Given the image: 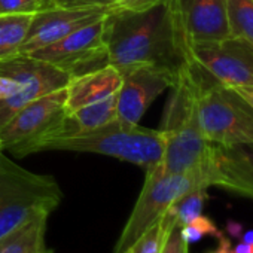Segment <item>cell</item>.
Masks as SVG:
<instances>
[{
    "mask_svg": "<svg viewBox=\"0 0 253 253\" xmlns=\"http://www.w3.org/2000/svg\"><path fill=\"white\" fill-rule=\"evenodd\" d=\"M195 112L200 131L209 143L223 148L253 145V109L234 89L211 81L201 69Z\"/></svg>",
    "mask_w": 253,
    "mask_h": 253,
    "instance_id": "cell-5",
    "label": "cell"
},
{
    "mask_svg": "<svg viewBox=\"0 0 253 253\" xmlns=\"http://www.w3.org/2000/svg\"><path fill=\"white\" fill-rule=\"evenodd\" d=\"M161 253H189V244L183 240L180 234V226H173Z\"/></svg>",
    "mask_w": 253,
    "mask_h": 253,
    "instance_id": "cell-23",
    "label": "cell"
},
{
    "mask_svg": "<svg viewBox=\"0 0 253 253\" xmlns=\"http://www.w3.org/2000/svg\"><path fill=\"white\" fill-rule=\"evenodd\" d=\"M27 55L61 67L72 75L100 67L106 58L104 18Z\"/></svg>",
    "mask_w": 253,
    "mask_h": 253,
    "instance_id": "cell-10",
    "label": "cell"
},
{
    "mask_svg": "<svg viewBox=\"0 0 253 253\" xmlns=\"http://www.w3.org/2000/svg\"><path fill=\"white\" fill-rule=\"evenodd\" d=\"M234 91L253 109V85L252 86H240L234 88Z\"/></svg>",
    "mask_w": 253,
    "mask_h": 253,
    "instance_id": "cell-26",
    "label": "cell"
},
{
    "mask_svg": "<svg viewBox=\"0 0 253 253\" xmlns=\"http://www.w3.org/2000/svg\"><path fill=\"white\" fill-rule=\"evenodd\" d=\"M180 234L189 246L203 240L204 237H213L219 240L222 235H225L223 231H220L216 226V223L204 214H200L198 217L192 219L189 223L180 226Z\"/></svg>",
    "mask_w": 253,
    "mask_h": 253,
    "instance_id": "cell-21",
    "label": "cell"
},
{
    "mask_svg": "<svg viewBox=\"0 0 253 253\" xmlns=\"http://www.w3.org/2000/svg\"><path fill=\"white\" fill-rule=\"evenodd\" d=\"M0 75L23 84L15 95L0 100V126L33 100L66 86L72 78V73L64 69L24 54L0 61Z\"/></svg>",
    "mask_w": 253,
    "mask_h": 253,
    "instance_id": "cell-9",
    "label": "cell"
},
{
    "mask_svg": "<svg viewBox=\"0 0 253 253\" xmlns=\"http://www.w3.org/2000/svg\"><path fill=\"white\" fill-rule=\"evenodd\" d=\"M241 241L247 244H253V229H247L241 232Z\"/></svg>",
    "mask_w": 253,
    "mask_h": 253,
    "instance_id": "cell-31",
    "label": "cell"
},
{
    "mask_svg": "<svg viewBox=\"0 0 253 253\" xmlns=\"http://www.w3.org/2000/svg\"><path fill=\"white\" fill-rule=\"evenodd\" d=\"M104 64L119 72L136 66L177 72L186 61L171 0H146L110 9L104 17Z\"/></svg>",
    "mask_w": 253,
    "mask_h": 253,
    "instance_id": "cell-1",
    "label": "cell"
},
{
    "mask_svg": "<svg viewBox=\"0 0 253 253\" xmlns=\"http://www.w3.org/2000/svg\"><path fill=\"white\" fill-rule=\"evenodd\" d=\"M63 191L49 174L23 169L0 152V243L61 203Z\"/></svg>",
    "mask_w": 253,
    "mask_h": 253,
    "instance_id": "cell-4",
    "label": "cell"
},
{
    "mask_svg": "<svg viewBox=\"0 0 253 253\" xmlns=\"http://www.w3.org/2000/svg\"><path fill=\"white\" fill-rule=\"evenodd\" d=\"M145 173L142 192L115 244L113 253H122L128 249L179 198L191 191L210 188L206 161L200 167L185 173H161L157 169Z\"/></svg>",
    "mask_w": 253,
    "mask_h": 253,
    "instance_id": "cell-6",
    "label": "cell"
},
{
    "mask_svg": "<svg viewBox=\"0 0 253 253\" xmlns=\"http://www.w3.org/2000/svg\"><path fill=\"white\" fill-rule=\"evenodd\" d=\"M186 60L225 88L253 85V45L237 38L191 43Z\"/></svg>",
    "mask_w": 253,
    "mask_h": 253,
    "instance_id": "cell-8",
    "label": "cell"
},
{
    "mask_svg": "<svg viewBox=\"0 0 253 253\" xmlns=\"http://www.w3.org/2000/svg\"><path fill=\"white\" fill-rule=\"evenodd\" d=\"M33 14H0V61L18 55Z\"/></svg>",
    "mask_w": 253,
    "mask_h": 253,
    "instance_id": "cell-17",
    "label": "cell"
},
{
    "mask_svg": "<svg viewBox=\"0 0 253 253\" xmlns=\"http://www.w3.org/2000/svg\"><path fill=\"white\" fill-rule=\"evenodd\" d=\"M217 241H219L217 249L216 250H211L209 253H232V250H231L232 249V244H231V240L228 237L222 235Z\"/></svg>",
    "mask_w": 253,
    "mask_h": 253,
    "instance_id": "cell-27",
    "label": "cell"
},
{
    "mask_svg": "<svg viewBox=\"0 0 253 253\" xmlns=\"http://www.w3.org/2000/svg\"><path fill=\"white\" fill-rule=\"evenodd\" d=\"M231 250H232V253H252V247H250V244L243 243V241L237 243Z\"/></svg>",
    "mask_w": 253,
    "mask_h": 253,
    "instance_id": "cell-29",
    "label": "cell"
},
{
    "mask_svg": "<svg viewBox=\"0 0 253 253\" xmlns=\"http://www.w3.org/2000/svg\"><path fill=\"white\" fill-rule=\"evenodd\" d=\"M229 36L253 45V0H226Z\"/></svg>",
    "mask_w": 253,
    "mask_h": 253,
    "instance_id": "cell-18",
    "label": "cell"
},
{
    "mask_svg": "<svg viewBox=\"0 0 253 253\" xmlns=\"http://www.w3.org/2000/svg\"><path fill=\"white\" fill-rule=\"evenodd\" d=\"M240 229H241V225H240L238 222H229V223H228V231H229L231 235L240 237V234H241Z\"/></svg>",
    "mask_w": 253,
    "mask_h": 253,
    "instance_id": "cell-30",
    "label": "cell"
},
{
    "mask_svg": "<svg viewBox=\"0 0 253 253\" xmlns=\"http://www.w3.org/2000/svg\"><path fill=\"white\" fill-rule=\"evenodd\" d=\"M164 148L166 136L161 130L115 119L94 130L49 139L39 146L38 152L70 151L98 154L136 164L148 171L160 164Z\"/></svg>",
    "mask_w": 253,
    "mask_h": 253,
    "instance_id": "cell-3",
    "label": "cell"
},
{
    "mask_svg": "<svg viewBox=\"0 0 253 253\" xmlns=\"http://www.w3.org/2000/svg\"><path fill=\"white\" fill-rule=\"evenodd\" d=\"M240 154L253 166V145H244V146H235Z\"/></svg>",
    "mask_w": 253,
    "mask_h": 253,
    "instance_id": "cell-28",
    "label": "cell"
},
{
    "mask_svg": "<svg viewBox=\"0 0 253 253\" xmlns=\"http://www.w3.org/2000/svg\"><path fill=\"white\" fill-rule=\"evenodd\" d=\"M167 103L161 131L166 136L164 155L157 169L161 173H185L200 167L211 148L197 122L195 100L198 91V69L185 61L177 73Z\"/></svg>",
    "mask_w": 253,
    "mask_h": 253,
    "instance_id": "cell-2",
    "label": "cell"
},
{
    "mask_svg": "<svg viewBox=\"0 0 253 253\" xmlns=\"http://www.w3.org/2000/svg\"><path fill=\"white\" fill-rule=\"evenodd\" d=\"M113 8L110 6L42 8L33 14L30 29L27 32L23 45L20 46L18 54L27 55L43 46H48L79 29L97 20L104 18Z\"/></svg>",
    "mask_w": 253,
    "mask_h": 253,
    "instance_id": "cell-12",
    "label": "cell"
},
{
    "mask_svg": "<svg viewBox=\"0 0 253 253\" xmlns=\"http://www.w3.org/2000/svg\"><path fill=\"white\" fill-rule=\"evenodd\" d=\"M207 198H209L207 189H195V191L188 192L182 198H179L169 209V211L173 214L177 226H183V225L189 223L192 219L203 214L204 203L207 201Z\"/></svg>",
    "mask_w": 253,
    "mask_h": 253,
    "instance_id": "cell-20",
    "label": "cell"
},
{
    "mask_svg": "<svg viewBox=\"0 0 253 253\" xmlns=\"http://www.w3.org/2000/svg\"><path fill=\"white\" fill-rule=\"evenodd\" d=\"M115 119H118L116 95H112L109 98L95 101L92 104L79 107L76 110L66 112V119L63 124L61 133L55 137L94 130V128L103 126Z\"/></svg>",
    "mask_w": 253,
    "mask_h": 253,
    "instance_id": "cell-15",
    "label": "cell"
},
{
    "mask_svg": "<svg viewBox=\"0 0 253 253\" xmlns=\"http://www.w3.org/2000/svg\"><path fill=\"white\" fill-rule=\"evenodd\" d=\"M176 73L157 66H136L122 70V84L116 94L118 119L139 124L151 104L173 86Z\"/></svg>",
    "mask_w": 253,
    "mask_h": 253,
    "instance_id": "cell-11",
    "label": "cell"
},
{
    "mask_svg": "<svg viewBox=\"0 0 253 253\" xmlns=\"http://www.w3.org/2000/svg\"><path fill=\"white\" fill-rule=\"evenodd\" d=\"M0 152H2V151H0Z\"/></svg>",
    "mask_w": 253,
    "mask_h": 253,
    "instance_id": "cell-34",
    "label": "cell"
},
{
    "mask_svg": "<svg viewBox=\"0 0 253 253\" xmlns=\"http://www.w3.org/2000/svg\"><path fill=\"white\" fill-rule=\"evenodd\" d=\"M171 5L185 51L191 43L229 38L226 0H171Z\"/></svg>",
    "mask_w": 253,
    "mask_h": 253,
    "instance_id": "cell-13",
    "label": "cell"
},
{
    "mask_svg": "<svg viewBox=\"0 0 253 253\" xmlns=\"http://www.w3.org/2000/svg\"><path fill=\"white\" fill-rule=\"evenodd\" d=\"M66 86L48 92L20 109L0 126V151L15 157L36 154L41 143L54 137L66 118Z\"/></svg>",
    "mask_w": 253,
    "mask_h": 253,
    "instance_id": "cell-7",
    "label": "cell"
},
{
    "mask_svg": "<svg viewBox=\"0 0 253 253\" xmlns=\"http://www.w3.org/2000/svg\"><path fill=\"white\" fill-rule=\"evenodd\" d=\"M176 225L177 223L173 214L167 210L160 220H157L139 240H136L122 253H161L171 228Z\"/></svg>",
    "mask_w": 253,
    "mask_h": 253,
    "instance_id": "cell-19",
    "label": "cell"
},
{
    "mask_svg": "<svg viewBox=\"0 0 253 253\" xmlns=\"http://www.w3.org/2000/svg\"><path fill=\"white\" fill-rule=\"evenodd\" d=\"M48 217L41 216L0 243V253H52L46 246Z\"/></svg>",
    "mask_w": 253,
    "mask_h": 253,
    "instance_id": "cell-16",
    "label": "cell"
},
{
    "mask_svg": "<svg viewBox=\"0 0 253 253\" xmlns=\"http://www.w3.org/2000/svg\"><path fill=\"white\" fill-rule=\"evenodd\" d=\"M119 0H51L49 6L76 8V6H118ZM46 6V8H49Z\"/></svg>",
    "mask_w": 253,
    "mask_h": 253,
    "instance_id": "cell-24",
    "label": "cell"
},
{
    "mask_svg": "<svg viewBox=\"0 0 253 253\" xmlns=\"http://www.w3.org/2000/svg\"><path fill=\"white\" fill-rule=\"evenodd\" d=\"M250 247H252V253H253V244H250Z\"/></svg>",
    "mask_w": 253,
    "mask_h": 253,
    "instance_id": "cell-33",
    "label": "cell"
},
{
    "mask_svg": "<svg viewBox=\"0 0 253 253\" xmlns=\"http://www.w3.org/2000/svg\"><path fill=\"white\" fill-rule=\"evenodd\" d=\"M49 3H51V0H43V8L49 6Z\"/></svg>",
    "mask_w": 253,
    "mask_h": 253,
    "instance_id": "cell-32",
    "label": "cell"
},
{
    "mask_svg": "<svg viewBox=\"0 0 253 253\" xmlns=\"http://www.w3.org/2000/svg\"><path fill=\"white\" fill-rule=\"evenodd\" d=\"M21 88H23L21 82H18L12 78L0 75V100H5V98L15 95Z\"/></svg>",
    "mask_w": 253,
    "mask_h": 253,
    "instance_id": "cell-25",
    "label": "cell"
},
{
    "mask_svg": "<svg viewBox=\"0 0 253 253\" xmlns=\"http://www.w3.org/2000/svg\"><path fill=\"white\" fill-rule=\"evenodd\" d=\"M122 84L121 72L112 64L72 75L66 85V112L116 95Z\"/></svg>",
    "mask_w": 253,
    "mask_h": 253,
    "instance_id": "cell-14",
    "label": "cell"
},
{
    "mask_svg": "<svg viewBox=\"0 0 253 253\" xmlns=\"http://www.w3.org/2000/svg\"><path fill=\"white\" fill-rule=\"evenodd\" d=\"M43 8V0H0V14H35Z\"/></svg>",
    "mask_w": 253,
    "mask_h": 253,
    "instance_id": "cell-22",
    "label": "cell"
}]
</instances>
